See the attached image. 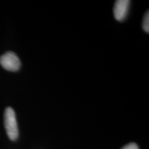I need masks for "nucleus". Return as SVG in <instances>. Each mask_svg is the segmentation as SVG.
<instances>
[{"mask_svg": "<svg viewBox=\"0 0 149 149\" xmlns=\"http://www.w3.org/2000/svg\"><path fill=\"white\" fill-rule=\"evenodd\" d=\"M4 126L9 138L13 141L16 140L19 135L17 122L16 120L15 113L10 107L6 108L5 110Z\"/></svg>", "mask_w": 149, "mask_h": 149, "instance_id": "obj_1", "label": "nucleus"}, {"mask_svg": "<svg viewBox=\"0 0 149 149\" xmlns=\"http://www.w3.org/2000/svg\"><path fill=\"white\" fill-rule=\"evenodd\" d=\"M0 64L9 71H17L21 66L19 59L13 52H7L0 57Z\"/></svg>", "mask_w": 149, "mask_h": 149, "instance_id": "obj_2", "label": "nucleus"}, {"mask_svg": "<svg viewBox=\"0 0 149 149\" xmlns=\"http://www.w3.org/2000/svg\"><path fill=\"white\" fill-rule=\"evenodd\" d=\"M130 1L128 0H118L115 3L113 13L117 21H123L128 12Z\"/></svg>", "mask_w": 149, "mask_h": 149, "instance_id": "obj_3", "label": "nucleus"}, {"mask_svg": "<svg viewBox=\"0 0 149 149\" xmlns=\"http://www.w3.org/2000/svg\"><path fill=\"white\" fill-rule=\"evenodd\" d=\"M143 29L146 33L149 32V13L148 10L145 14L144 20H143Z\"/></svg>", "mask_w": 149, "mask_h": 149, "instance_id": "obj_4", "label": "nucleus"}, {"mask_svg": "<svg viewBox=\"0 0 149 149\" xmlns=\"http://www.w3.org/2000/svg\"><path fill=\"white\" fill-rule=\"evenodd\" d=\"M122 149H139V147L135 143H130L123 147Z\"/></svg>", "mask_w": 149, "mask_h": 149, "instance_id": "obj_5", "label": "nucleus"}]
</instances>
